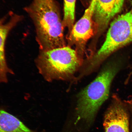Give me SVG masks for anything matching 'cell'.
I'll return each mask as SVG.
<instances>
[{
	"label": "cell",
	"mask_w": 132,
	"mask_h": 132,
	"mask_svg": "<svg viewBox=\"0 0 132 132\" xmlns=\"http://www.w3.org/2000/svg\"><path fill=\"white\" fill-rule=\"evenodd\" d=\"M36 62L39 73L46 80L50 82L73 78L84 61L76 51L65 46L39 51Z\"/></svg>",
	"instance_id": "2"
},
{
	"label": "cell",
	"mask_w": 132,
	"mask_h": 132,
	"mask_svg": "<svg viewBox=\"0 0 132 132\" xmlns=\"http://www.w3.org/2000/svg\"><path fill=\"white\" fill-rule=\"evenodd\" d=\"M130 113V132H132V100L127 103Z\"/></svg>",
	"instance_id": "10"
},
{
	"label": "cell",
	"mask_w": 132,
	"mask_h": 132,
	"mask_svg": "<svg viewBox=\"0 0 132 132\" xmlns=\"http://www.w3.org/2000/svg\"><path fill=\"white\" fill-rule=\"evenodd\" d=\"M0 132H37L30 129L20 120L0 109Z\"/></svg>",
	"instance_id": "9"
},
{
	"label": "cell",
	"mask_w": 132,
	"mask_h": 132,
	"mask_svg": "<svg viewBox=\"0 0 132 132\" xmlns=\"http://www.w3.org/2000/svg\"><path fill=\"white\" fill-rule=\"evenodd\" d=\"M24 10L34 23L40 51L66 46L64 27L55 0H33Z\"/></svg>",
	"instance_id": "1"
},
{
	"label": "cell",
	"mask_w": 132,
	"mask_h": 132,
	"mask_svg": "<svg viewBox=\"0 0 132 132\" xmlns=\"http://www.w3.org/2000/svg\"><path fill=\"white\" fill-rule=\"evenodd\" d=\"M23 19L22 16L10 12L0 19V84L7 82V74L13 73L6 63V41L10 32Z\"/></svg>",
	"instance_id": "7"
},
{
	"label": "cell",
	"mask_w": 132,
	"mask_h": 132,
	"mask_svg": "<svg viewBox=\"0 0 132 132\" xmlns=\"http://www.w3.org/2000/svg\"><path fill=\"white\" fill-rule=\"evenodd\" d=\"M119 69L117 64H108L95 80L79 93L76 122L80 120L89 123L93 121L99 108L108 98L112 81Z\"/></svg>",
	"instance_id": "3"
},
{
	"label": "cell",
	"mask_w": 132,
	"mask_h": 132,
	"mask_svg": "<svg viewBox=\"0 0 132 132\" xmlns=\"http://www.w3.org/2000/svg\"><path fill=\"white\" fill-rule=\"evenodd\" d=\"M132 42V8L111 23L103 45L86 62L87 70L93 72L109 56Z\"/></svg>",
	"instance_id": "4"
},
{
	"label": "cell",
	"mask_w": 132,
	"mask_h": 132,
	"mask_svg": "<svg viewBox=\"0 0 132 132\" xmlns=\"http://www.w3.org/2000/svg\"><path fill=\"white\" fill-rule=\"evenodd\" d=\"M125 0H96L93 18L99 32L105 30L121 11Z\"/></svg>",
	"instance_id": "8"
},
{
	"label": "cell",
	"mask_w": 132,
	"mask_h": 132,
	"mask_svg": "<svg viewBox=\"0 0 132 132\" xmlns=\"http://www.w3.org/2000/svg\"><path fill=\"white\" fill-rule=\"evenodd\" d=\"M131 1H132V0H131Z\"/></svg>",
	"instance_id": "11"
},
{
	"label": "cell",
	"mask_w": 132,
	"mask_h": 132,
	"mask_svg": "<svg viewBox=\"0 0 132 132\" xmlns=\"http://www.w3.org/2000/svg\"><path fill=\"white\" fill-rule=\"evenodd\" d=\"M95 5L96 0H92L84 15L74 25L70 32L69 38L76 46V51L82 59L85 44L93 34V18Z\"/></svg>",
	"instance_id": "6"
},
{
	"label": "cell",
	"mask_w": 132,
	"mask_h": 132,
	"mask_svg": "<svg viewBox=\"0 0 132 132\" xmlns=\"http://www.w3.org/2000/svg\"><path fill=\"white\" fill-rule=\"evenodd\" d=\"M104 118L105 132H130V113L127 105L113 95Z\"/></svg>",
	"instance_id": "5"
}]
</instances>
